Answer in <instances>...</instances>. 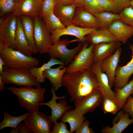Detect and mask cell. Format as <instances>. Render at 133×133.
<instances>
[{"mask_svg": "<svg viewBox=\"0 0 133 133\" xmlns=\"http://www.w3.org/2000/svg\"><path fill=\"white\" fill-rule=\"evenodd\" d=\"M129 115L123 110L118 112L113 120L112 127H104L101 130L102 133H120L130 125L133 123V118H129Z\"/></svg>", "mask_w": 133, "mask_h": 133, "instance_id": "19", "label": "cell"}, {"mask_svg": "<svg viewBox=\"0 0 133 133\" xmlns=\"http://www.w3.org/2000/svg\"><path fill=\"white\" fill-rule=\"evenodd\" d=\"M78 6H83L84 3L83 0H74Z\"/></svg>", "mask_w": 133, "mask_h": 133, "instance_id": "47", "label": "cell"}, {"mask_svg": "<svg viewBox=\"0 0 133 133\" xmlns=\"http://www.w3.org/2000/svg\"><path fill=\"white\" fill-rule=\"evenodd\" d=\"M119 14L120 19L125 23L130 25L133 29V8L130 6L127 7Z\"/></svg>", "mask_w": 133, "mask_h": 133, "instance_id": "34", "label": "cell"}, {"mask_svg": "<svg viewBox=\"0 0 133 133\" xmlns=\"http://www.w3.org/2000/svg\"><path fill=\"white\" fill-rule=\"evenodd\" d=\"M50 91L52 95L51 100L47 102H40L39 105H47L51 108V114L48 116L50 121L54 123L66 112L70 110L72 106L67 105L66 100L65 99V96L60 97L56 95L53 87L51 89Z\"/></svg>", "mask_w": 133, "mask_h": 133, "instance_id": "11", "label": "cell"}, {"mask_svg": "<svg viewBox=\"0 0 133 133\" xmlns=\"http://www.w3.org/2000/svg\"><path fill=\"white\" fill-rule=\"evenodd\" d=\"M85 41L82 43L81 50L75 56L74 58L67 67L66 72L73 73L90 69L94 63L93 49L94 45Z\"/></svg>", "mask_w": 133, "mask_h": 133, "instance_id": "6", "label": "cell"}, {"mask_svg": "<svg viewBox=\"0 0 133 133\" xmlns=\"http://www.w3.org/2000/svg\"><path fill=\"white\" fill-rule=\"evenodd\" d=\"M14 0V2L16 3H17L21 1L22 0Z\"/></svg>", "mask_w": 133, "mask_h": 133, "instance_id": "49", "label": "cell"}, {"mask_svg": "<svg viewBox=\"0 0 133 133\" xmlns=\"http://www.w3.org/2000/svg\"><path fill=\"white\" fill-rule=\"evenodd\" d=\"M5 63L4 61L0 57V74H2L3 71V69L5 66Z\"/></svg>", "mask_w": 133, "mask_h": 133, "instance_id": "46", "label": "cell"}, {"mask_svg": "<svg viewBox=\"0 0 133 133\" xmlns=\"http://www.w3.org/2000/svg\"><path fill=\"white\" fill-rule=\"evenodd\" d=\"M122 52V49L118 48L113 54L102 61L101 66V71L107 76L112 87L114 84L115 72L118 66Z\"/></svg>", "mask_w": 133, "mask_h": 133, "instance_id": "16", "label": "cell"}, {"mask_svg": "<svg viewBox=\"0 0 133 133\" xmlns=\"http://www.w3.org/2000/svg\"><path fill=\"white\" fill-rule=\"evenodd\" d=\"M29 113L28 117L23 122L33 133H50L52 124L48 116L39 111H32Z\"/></svg>", "mask_w": 133, "mask_h": 133, "instance_id": "9", "label": "cell"}, {"mask_svg": "<svg viewBox=\"0 0 133 133\" xmlns=\"http://www.w3.org/2000/svg\"><path fill=\"white\" fill-rule=\"evenodd\" d=\"M97 29L96 28H85L76 26L73 24L67 26L63 29L56 30L51 33L52 44L60 39L62 36L68 35L76 37L78 41L82 43L85 41V36L91 32Z\"/></svg>", "mask_w": 133, "mask_h": 133, "instance_id": "13", "label": "cell"}, {"mask_svg": "<svg viewBox=\"0 0 133 133\" xmlns=\"http://www.w3.org/2000/svg\"><path fill=\"white\" fill-rule=\"evenodd\" d=\"M103 95L98 88L94 89L88 94L81 97L74 101V110L82 115L94 112L101 103Z\"/></svg>", "mask_w": 133, "mask_h": 133, "instance_id": "8", "label": "cell"}, {"mask_svg": "<svg viewBox=\"0 0 133 133\" xmlns=\"http://www.w3.org/2000/svg\"><path fill=\"white\" fill-rule=\"evenodd\" d=\"M34 37L38 52L40 54L48 52L52 45L51 33L40 16L33 17Z\"/></svg>", "mask_w": 133, "mask_h": 133, "instance_id": "7", "label": "cell"}, {"mask_svg": "<svg viewBox=\"0 0 133 133\" xmlns=\"http://www.w3.org/2000/svg\"><path fill=\"white\" fill-rule=\"evenodd\" d=\"M54 124L50 133H71L67 129V125L63 121H61L60 122L56 121Z\"/></svg>", "mask_w": 133, "mask_h": 133, "instance_id": "37", "label": "cell"}, {"mask_svg": "<svg viewBox=\"0 0 133 133\" xmlns=\"http://www.w3.org/2000/svg\"><path fill=\"white\" fill-rule=\"evenodd\" d=\"M16 4L14 0H0V16L13 11Z\"/></svg>", "mask_w": 133, "mask_h": 133, "instance_id": "35", "label": "cell"}, {"mask_svg": "<svg viewBox=\"0 0 133 133\" xmlns=\"http://www.w3.org/2000/svg\"><path fill=\"white\" fill-rule=\"evenodd\" d=\"M8 47L4 41L0 38V51L3 50Z\"/></svg>", "mask_w": 133, "mask_h": 133, "instance_id": "44", "label": "cell"}, {"mask_svg": "<svg viewBox=\"0 0 133 133\" xmlns=\"http://www.w3.org/2000/svg\"><path fill=\"white\" fill-rule=\"evenodd\" d=\"M6 88L18 97V103L29 112L38 111L39 103L43 100L46 88L32 86L10 87Z\"/></svg>", "mask_w": 133, "mask_h": 133, "instance_id": "2", "label": "cell"}, {"mask_svg": "<svg viewBox=\"0 0 133 133\" xmlns=\"http://www.w3.org/2000/svg\"><path fill=\"white\" fill-rule=\"evenodd\" d=\"M60 119L65 123L67 122L69 124V131L72 133L86 120V118L84 115L77 113L74 109L66 112Z\"/></svg>", "mask_w": 133, "mask_h": 133, "instance_id": "26", "label": "cell"}, {"mask_svg": "<svg viewBox=\"0 0 133 133\" xmlns=\"http://www.w3.org/2000/svg\"><path fill=\"white\" fill-rule=\"evenodd\" d=\"M29 113H26L21 116H15L10 115L7 112L4 113V118L0 123V130L7 127L16 128L18 125L29 116Z\"/></svg>", "mask_w": 133, "mask_h": 133, "instance_id": "29", "label": "cell"}, {"mask_svg": "<svg viewBox=\"0 0 133 133\" xmlns=\"http://www.w3.org/2000/svg\"><path fill=\"white\" fill-rule=\"evenodd\" d=\"M85 38L86 41L94 45L117 41L108 29L102 28L91 32L86 35Z\"/></svg>", "mask_w": 133, "mask_h": 133, "instance_id": "23", "label": "cell"}, {"mask_svg": "<svg viewBox=\"0 0 133 133\" xmlns=\"http://www.w3.org/2000/svg\"><path fill=\"white\" fill-rule=\"evenodd\" d=\"M66 69L65 65H60L56 68L50 67L47 69L43 72V76L49 80L56 91L62 86L63 76Z\"/></svg>", "mask_w": 133, "mask_h": 133, "instance_id": "24", "label": "cell"}, {"mask_svg": "<svg viewBox=\"0 0 133 133\" xmlns=\"http://www.w3.org/2000/svg\"><path fill=\"white\" fill-rule=\"evenodd\" d=\"M17 17L13 14L0 21V38L7 46L17 50L15 35Z\"/></svg>", "mask_w": 133, "mask_h": 133, "instance_id": "10", "label": "cell"}, {"mask_svg": "<svg viewBox=\"0 0 133 133\" xmlns=\"http://www.w3.org/2000/svg\"><path fill=\"white\" fill-rule=\"evenodd\" d=\"M120 45V42L117 41L102 43L94 45L93 49L94 62L103 60L108 57Z\"/></svg>", "mask_w": 133, "mask_h": 133, "instance_id": "20", "label": "cell"}, {"mask_svg": "<svg viewBox=\"0 0 133 133\" xmlns=\"http://www.w3.org/2000/svg\"><path fill=\"white\" fill-rule=\"evenodd\" d=\"M5 84L2 80V76L0 75V91H2L5 89Z\"/></svg>", "mask_w": 133, "mask_h": 133, "instance_id": "45", "label": "cell"}, {"mask_svg": "<svg viewBox=\"0 0 133 133\" xmlns=\"http://www.w3.org/2000/svg\"><path fill=\"white\" fill-rule=\"evenodd\" d=\"M0 75L4 83L13 84L19 86H41L40 83L31 73L30 69H12L4 66Z\"/></svg>", "mask_w": 133, "mask_h": 133, "instance_id": "4", "label": "cell"}, {"mask_svg": "<svg viewBox=\"0 0 133 133\" xmlns=\"http://www.w3.org/2000/svg\"><path fill=\"white\" fill-rule=\"evenodd\" d=\"M57 65H66L60 60L50 58L47 63H44L41 67H34L30 69L31 73L36 77L37 81L40 83H43L45 82V78L43 76V72L52 66Z\"/></svg>", "mask_w": 133, "mask_h": 133, "instance_id": "28", "label": "cell"}, {"mask_svg": "<svg viewBox=\"0 0 133 133\" xmlns=\"http://www.w3.org/2000/svg\"><path fill=\"white\" fill-rule=\"evenodd\" d=\"M55 0L56 3V4L59 5H66L73 4H77L74 0Z\"/></svg>", "mask_w": 133, "mask_h": 133, "instance_id": "43", "label": "cell"}, {"mask_svg": "<svg viewBox=\"0 0 133 133\" xmlns=\"http://www.w3.org/2000/svg\"><path fill=\"white\" fill-rule=\"evenodd\" d=\"M130 6L131 7L133 8V0H132L131 2Z\"/></svg>", "mask_w": 133, "mask_h": 133, "instance_id": "48", "label": "cell"}, {"mask_svg": "<svg viewBox=\"0 0 133 133\" xmlns=\"http://www.w3.org/2000/svg\"><path fill=\"white\" fill-rule=\"evenodd\" d=\"M21 20L24 33L28 44L31 49L32 53L38 52L34 37V21L32 17L22 15L20 17Z\"/></svg>", "mask_w": 133, "mask_h": 133, "instance_id": "25", "label": "cell"}, {"mask_svg": "<svg viewBox=\"0 0 133 133\" xmlns=\"http://www.w3.org/2000/svg\"><path fill=\"white\" fill-rule=\"evenodd\" d=\"M11 133H31V130L24 123L20 122L15 128H12Z\"/></svg>", "mask_w": 133, "mask_h": 133, "instance_id": "41", "label": "cell"}, {"mask_svg": "<svg viewBox=\"0 0 133 133\" xmlns=\"http://www.w3.org/2000/svg\"><path fill=\"white\" fill-rule=\"evenodd\" d=\"M56 4L55 0H43L42 2V11L41 14L53 12Z\"/></svg>", "mask_w": 133, "mask_h": 133, "instance_id": "38", "label": "cell"}, {"mask_svg": "<svg viewBox=\"0 0 133 133\" xmlns=\"http://www.w3.org/2000/svg\"><path fill=\"white\" fill-rule=\"evenodd\" d=\"M115 91L114 100L120 110L125 104L128 97L131 94L133 95V78L122 88H116Z\"/></svg>", "mask_w": 133, "mask_h": 133, "instance_id": "27", "label": "cell"}, {"mask_svg": "<svg viewBox=\"0 0 133 133\" xmlns=\"http://www.w3.org/2000/svg\"><path fill=\"white\" fill-rule=\"evenodd\" d=\"M40 0V1H41L42 2H43V0Z\"/></svg>", "mask_w": 133, "mask_h": 133, "instance_id": "50", "label": "cell"}, {"mask_svg": "<svg viewBox=\"0 0 133 133\" xmlns=\"http://www.w3.org/2000/svg\"><path fill=\"white\" fill-rule=\"evenodd\" d=\"M109 30L117 41L125 43L133 35V29L120 19L114 21L109 26Z\"/></svg>", "mask_w": 133, "mask_h": 133, "instance_id": "17", "label": "cell"}, {"mask_svg": "<svg viewBox=\"0 0 133 133\" xmlns=\"http://www.w3.org/2000/svg\"><path fill=\"white\" fill-rule=\"evenodd\" d=\"M73 41H69L67 39H60L52 44L48 53L50 58H59L67 66L72 62L75 55L82 47L83 43L80 42L74 48L68 49L67 46Z\"/></svg>", "mask_w": 133, "mask_h": 133, "instance_id": "5", "label": "cell"}, {"mask_svg": "<svg viewBox=\"0 0 133 133\" xmlns=\"http://www.w3.org/2000/svg\"><path fill=\"white\" fill-rule=\"evenodd\" d=\"M15 43L17 50L27 56H31L32 52L26 38L20 17H17Z\"/></svg>", "mask_w": 133, "mask_h": 133, "instance_id": "21", "label": "cell"}, {"mask_svg": "<svg viewBox=\"0 0 133 133\" xmlns=\"http://www.w3.org/2000/svg\"><path fill=\"white\" fill-rule=\"evenodd\" d=\"M102 61L94 62L91 66L90 69L96 76L98 83V88L102 92L114 100L116 93L111 89L107 76L101 70Z\"/></svg>", "mask_w": 133, "mask_h": 133, "instance_id": "15", "label": "cell"}, {"mask_svg": "<svg viewBox=\"0 0 133 133\" xmlns=\"http://www.w3.org/2000/svg\"><path fill=\"white\" fill-rule=\"evenodd\" d=\"M84 7L90 12L95 15L105 11L100 5L97 0H83Z\"/></svg>", "mask_w": 133, "mask_h": 133, "instance_id": "33", "label": "cell"}, {"mask_svg": "<svg viewBox=\"0 0 133 133\" xmlns=\"http://www.w3.org/2000/svg\"><path fill=\"white\" fill-rule=\"evenodd\" d=\"M95 16L100 22L101 28L108 29L114 21L120 19L119 14L106 11L97 13Z\"/></svg>", "mask_w": 133, "mask_h": 133, "instance_id": "31", "label": "cell"}, {"mask_svg": "<svg viewBox=\"0 0 133 133\" xmlns=\"http://www.w3.org/2000/svg\"><path fill=\"white\" fill-rule=\"evenodd\" d=\"M130 47L132 52V59L125 66H118L115 72L114 85L116 88H121L128 83L129 78L133 74V44Z\"/></svg>", "mask_w": 133, "mask_h": 133, "instance_id": "18", "label": "cell"}, {"mask_svg": "<svg viewBox=\"0 0 133 133\" xmlns=\"http://www.w3.org/2000/svg\"><path fill=\"white\" fill-rule=\"evenodd\" d=\"M132 0H114L113 2L118 13H120L125 8L130 6Z\"/></svg>", "mask_w": 133, "mask_h": 133, "instance_id": "40", "label": "cell"}, {"mask_svg": "<svg viewBox=\"0 0 133 133\" xmlns=\"http://www.w3.org/2000/svg\"><path fill=\"white\" fill-rule=\"evenodd\" d=\"M72 24L85 28H101L96 17L83 6H78L76 8Z\"/></svg>", "mask_w": 133, "mask_h": 133, "instance_id": "12", "label": "cell"}, {"mask_svg": "<svg viewBox=\"0 0 133 133\" xmlns=\"http://www.w3.org/2000/svg\"><path fill=\"white\" fill-rule=\"evenodd\" d=\"M62 86L66 89L70 98V101L76 100L90 93L98 88L95 75L90 69L64 74Z\"/></svg>", "mask_w": 133, "mask_h": 133, "instance_id": "1", "label": "cell"}, {"mask_svg": "<svg viewBox=\"0 0 133 133\" xmlns=\"http://www.w3.org/2000/svg\"><path fill=\"white\" fill-rule=\"evenodd\" d=\"M90 123L88 120H85L80 125L75 131L76 133H94L92 129L89 127Z\"/></svg>", "mask_w": 133, "mask_h": 133, "instance_id": "39", "label": "cell"}, {"mask_svg": "<svg viewBox=\"0 0 133 133\" xmlns=\"http://www.w3.org/2000/svg\"><path fill=\"white\" fill-rule=\"evenodd\" d=\"M123 110L133 118V97L131 95L128 98L126 103L123 107Z\"/></svg>", "mask_w": 133, "mask_h": 133, "instance_id": "42", "label": "cell"}, {"mask_svg": "<svg viewBox=\"0 0 133 133\" xmlns=\"http://www.w3.org/2000/svg\"><path fill=\"white\" fill-rule=\"evenodd\" d=\"M103 100L101 103L102 108L105 114L111 113L115 114L120 110L114 100L102 92Z\"/></svg>", "mask_w": 133, "mask_h": 133, "instance_id": "32", "label": "cell"}, {"mask_svg": "<svg viewBox=\"0 0 133 133\" xmlns=\"http://www.w3.org/2000/svg\"><path fill=\"white\" fill-rule=\"evenodd\" d=\"M42 2L39 0H23L17 3L13 14L17 17L23 15L32 18L40 16Z\"/></svg>", "mask_w": 133, "mask_h": 133, "instance_id": "14", "label": "cell"}, {"mask_svg": "<svg viewBox=\"0 0 133 133\" xmlns=\"http://www.w3.org/2000/svg\"><path fill=\"white\" fill-rule=\"evenodd\" d=\"M101 7L105 11L118 13L113 1L110 0H97Z\"/></svg>", "mask_w": 133, "mask_h": 133, "instance_id": "36", "label": "cell"}, {"mask_svg": "<svg viewBox=\"0 0 133 133\" xmlns=\"http://www.w3.org/2000/svg\"><path fill=\"white\" fill-rule=\"evenodd\" d=\"M78 5L75 4L60 5L56 4L53 13L66 26L72 24L75 10Z\"/></svg>", "mask_w": 133, "mask_h": 133, "instance_id": "22", "label": "cell"}, {"mask_svg": "<svg viewBox=\"0 0 133 133\" xmlns=\"http://www.w3.org/2000/svg\"><path fill=\"white\" fill-rule=\"evenodd\" d=\"M0 57L4 61L5 66L12 69H30L37 67L39 63L37 58L8 47L0 51Z\"/></svg>", "mask_w": 133, "mask_h": 133, "instance_id": "3", "label": "cell"}, {"mask_svg": "<svg viewBox=\"0 0 133 133\" xmlns=\"http://www.w3.org/2000/svg\"><path fill=\"white\" fill-rule=\"evenodd\" d=\"M40 16L51 33L56 30H62L66 27L62 23L53 12L42 14Z\"/></svg>", "mask_w": 133, "mask_h": 133, "instance_id": "30", "label": "cell"}]
</instances>
